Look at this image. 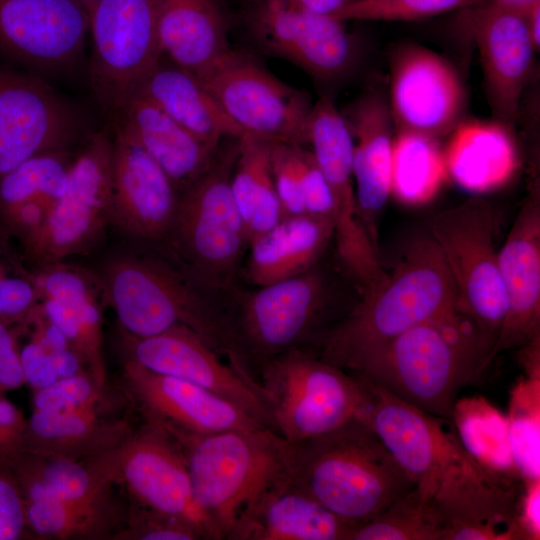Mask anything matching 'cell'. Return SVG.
I'll return each mask as SVG.
<instances>
[{
    "instance_id": "cell-11",
    "label": "cell",
    "mask_w": 540,
    "mask_h": 540,
    "mask_svg": "<svg viewBox=\"0 0 540 540\" xmlns=\"http://www.w3.org/2000/svg\"><path fill=\"white\" fill-rule=\"evenodd\" d=\"M199 79L242 135L308 144L311 97L277 78L252 54L231 48Z\"/></svg>"
},
{
    "instance_id": "cell-17",
    "label": "cell",
    "mask_w": 540,
    "mask_h": 540,
    "mask_svg": "<svg viewBox=\"0 0 540 540\" xmlns=\"http://www.w3.org/2000/svg\"><path fill=\"white\" fill-rule=\"evenodd\" d=\"M83 124L42 79L0 65V178L38 154L68 149Z\"/></svg>"
},
{
    "instance_id": "cell-13",
    "label": "cell",
    "mask_w": 540,
    "mask_h": 540,
    "mask_svg": "<svg viewBox=\"0 0 540 540\" xmlns=\"http://www.w3.org/2000/svg\"><path fill=\"white\" fill-rule=\"evenodd\" d=\"M90 80L114 121L162 57L155 0H98L90 14Z\"/></svg>"
},
{
    "instance_id": "cell-53",
    "label": "cell",
    "mask_w": 540,
    "mask_h": 540,
    "mask_svg": "<svg viewBox=\"0 0 540 540\" xmlns=\"http://www.w3.org/2000/svg\"><path fill=\"white\" fill-rule=\"evenodd\" d=\"M540 0H483L481 4H488L520 13L527 11Z\"/></svg>"
},
{
    "instance_id": "cell-5",
    "label": "cell",
    "mask_w": 540,
    "mask_h": 540,
    "mask_svg": "<svg viewBox=\"0 0 540 540\" xmlns=\"http://www.w3.org/2000/svg\"><path fill=\"white\" fill-rule=\"evenodd\" d=\"M165 430L180 445L195 500L221 540L253 499L287 475L289 443L267 427L204 435Z\"/></svg>"
},
{
    "instance_id": "cell-22",
    "label": "cell",
    "mask_w": 540,
    "mask_h": 540,
    "mask_svg": "<svg viewBox=\"0 0 540 540\" xmlns=\"http://www.w3.org/2000/svg\"><path fill=\"white\" fill-rule=\"evenodd\" d=\"M506 298L504 322L492 352L521 348L540 338V183L534 177L528 194L498 251Z\"/></svg>"
},
{
    "instance_id": "cell-30",
    "label": "cell",
    "mask_w": 540,
    "mask_h": 540,
    "mask_svg": "<svg viewBox=\"0 0 540 540\" xmlns=\"http://www.w3.org/2000/svg\"><path fill=\"white\" fill-rule=\"evenodd\" d=\"M162 57L198 78L231 49L218 0H155Z\"/></svg>"
},
{
    "instance_id": "cell-51",
    "label": "cell",
    "mask_w": 540,
    "mask_h": 540,
    "mask_svg": "<svg viewBox=\"0 0 540 540\" xmlns=\"http://www.w3.org/2000/svg\"><path fill=\"white\" fill-rule=\"evenodd\" d=\"M306 10L332 16L355 0H288Z\"/></svg>"
},
{
    "instance_id": "cell-14",
    "label": "cell",
    "mask_w": 540,
    "mask_h": 540,
    "mask_svg": "<svg viewBox=\"0 0 540 540\" xmlns=\"http://www.w3.org/2000/svg\"><path fill=\"white\" fill-rule=\"evenodd\" d=\"M246 27L262 51L292 63L320 83L344 79L358 62V44L344 21L288 0H255Z\"/></svg>"
},
{
    "instance_id": "cell-33",
    "label": "cell",
    "mask_w": 540,
    "mask_h": 540,
    "mask_svg": "<svg viewBox=\"0 0 540 540\" xmlns=\"http://www.w3.org/2000/svg\"><path fill=\"white\" fill-rule=\"evenodd\" d=\"M333 238V220L307 214L282 218L248 245L245 279L262 286L312 268Z\"/></svg>"
},
{
    "instance_id": "cell-7",
    "label": "cell",
    "mask_w": 540,
    "mask_h": 540,
    "mask_svg": "<svg viewBox=\"0 0 540 540\" xmlns=\"http://www.w3.org/2000/svg\"><path fill=\"white\" fill-rule=\"evenodd\" d=\"M256 383L272 430L290 444L364 420L369 406L361 379L324 361L310 347L269 360Z\"/></svg>"
},
{
    "instance_id": "cell-37",
    "label": "cell",
    "mask_w": 540,
    "mask_h": 540,
    "mask_svg": "<svg viewBox=\"0 0 540 540\" xmlns=\"http://www.w3.org/2000/svg\"><path fill=\"white\" fill-rule=\"evenodd\" d=\"M448 179L439 139L395 131L390 195L402 204L421 206L431 201Z\"/></svg>"
},
{
    "instance_id": "cell-41",
    "label": "cell",
    "mask_w": 540,
    "mask_h": 540,
    "mask_svg": "<svg viewBox=\"0 0 540 540\" xmlns=\"http://www.w3.org/2000/svg\"><path fill=\"white\" fill-rule=\"evenodd\" d=\"M38 302L34 270L16 241L0 229V323L21 324Z\"/></svg>"
},
{
    "instance_id": "cell-39",
    "label": "cell",
    "mask_w": 540,
    "mask_h": 540,
    "mask_svg": "<svg viewBox=\"0 0 540 540\" xmlns=\"http://www.w3.org/2000/svg\"><path fill=\"white\" fill-rule=\"evenodd\" d=\"M511 457L522 482L540 479V373L527 374L511 391L506 415Z\"/></svg>"
},
{
    "instance_id": "cell-18",
    "label": "cell",
    "mask_w": 540,
    "mask_h": 540,
    "mask_svg": "<svg viewBox=\"0 0 540 540\" xmlns=\"http://www.w3.org/2000/svg\"><path fill=\"white\" fill-rule=\"evenodd\" d=\"M124 344L127 358L153 372L205 388L272 430L269 409L259 388L229 362H223L222 355L191 329L180 326L148 337L125 332Z\"/></svg>"
},
{
    "instance_id": "cell-35",
    "label": "cell",
    "mask_w": 540,
    "mask_h": 540,
    "mask_svg": "<svg viewBox=\"0 0 540 540\" xmlns=\"http://www.w3.org/2000/svg\"><path fill=\"white\" fill-rule=\"evenodd\" d=\"M231 190L248 245L283 218L272 176L270 142L247 134L238 138Z\"/></svg>"
},
{
    "instance_id": "cell-26",
    "label": "cell",
    "mask_w": 540,
    "mask_h": 540,
    "mask_svg": "<svg viewBox=\"0 0 540 540\" xmlns=\"http://www.w3.org/2000/svg\"><path fill=\"white\" fill-rule=\"evenodd\" d=\"M354 528L286 475L242 510L226 540H349Z\"/></svg>"
},
{
    "instance_id": "cell-6",
    "label": "cell",
    "mask_w": 540,
    "mask_h": 540,
    "mask_svg": "<svg viewBox=\"0 0 540 540\" xmlns=\"http://www.w3.org/2000/svg\"><path fill=\"white\" fill-rule=\"evenodd\" d=\"M327 310L326 284L314 268L239 293L232 310L223 313L228 362L258 387V374L269 360L294 349L317 347L332 327Z\"/></svg>"
},
{
    "instance_id": "cell-27",
    "label": "cell",
    "mask_w": 540,
    "mask_h": 540,
    "mask_svg": "<svg viewBox=\"0 0 540 540\" xmlns=\"http://www.w3.org/2000/svg\"><path fill=\"white\" fill-rule=\"evenodd\" d=\"M113 123L161 167L178 194L206 171L222 145L203 142L138 93Z\"/></svg>"
},
{
    "instance_id": "cell-28",
    "label": "cell",
    "mask_w": 540,
    "mask_h": 540,
    "mask_svg": "<svg viewBox=\"0 0 540 540\" xmlns=\"http://www.w3.org/2000/svg\"><path fill=\"white\" fill-rule=\"evenodd\" d=\"M73 159L68 149L44 152L0 178V229L19 247L48 220L64 192Z\"/></svg>"
},
{
    "instance_id": "cell-24",
    "label": "cell",
    "mask_w": 540,
    "mask_h": 540,
    "mask_svg": "<svg viewBox=\"0 0 540 540\" xmlns=\"http://www.w3.org/2000/svg\"><path fill=\"white\" fill-rule=\"evenodd\" d=\"M32 269L39 307L64 334L94 380L105 387L100 282L83 269L63 261Z\"/></svg>"
},
{
    "instance_id": "cell-12",
    "label": "cell",
    "mask_w": 540,
    "mask_h": 540,
    "mask_svg": "<svg viewBox=\"0 0 540 540\" xmlns=\"http://www.w3.org/2000/svg\"><path fill=\"white\" fill-rule=\"evenodd\" d=\"M113 138L90 135L72 161L62 196L43 227L20 250L29 266L62 262L91 249L110 224Z\"/></svg>"
},
{
    "instance_id": "cell-55",
    "label": "cell",
    "mask_w": 540,
    "mask_h": 540,
    "mask_svg": "<svg viewBox=\"0 0 540 540\" xmlns=\"http://www.w3.org/2000/svg\"><path fill=\"white\" fill-rule=\"evenodd\" d=\"M0 393H3V392H0ZM2 456V450H1V446H0V458Z\"/></svg>"
},
{
    "instance_id": "cell-23",
    "label": "cell",
    "mask_w": 540,
    "mask_h": 540,
    "mask_svg": "<svg viewBox=\"0 0 540 540\" xmlns=\"http://www.w3.org/2000/svg\"><path fill=\"white\" fill-rule=\"evenodd\" d=\"M110 224L141 239L168 236L178 192L161 167L114 126Z\"/></svg>"
},
{
    "instance_id": "cell-31",
    "label": "cell",
    "mask_w": 540,
    "mask_h": 540,
    "mask_svg": "<svg viewBox=\"0 0 540 540\" xmlns=\"http://www.w3.org/2000/svg\"><path fill=\"white\" fill-rule=\"evenodd\" d=\"M443 152L448 178L476 194L504 186L520 166L510 126L496 119L463 120Z\"/></svg>"
},
{
    "instance_id": "cell-21",
    "label": "cell",
    "mask_w": 540,
    "mask_h": 540,
    "mask_svg": "<svg viewBox=\"0 0 540 540\" xmlns=\"http://www.w3.org/2000/svg\"><path fill=\"white\" fill-rule=\"evenodd\" d=\"M122 379L128 398L144 420L168 430L204 435L264 426L219 395L183 379L153 372L127 357Z\"/></svg>"
},
{
    "instance_id": "cell-8",
    "label": "cell",
    "mask_w": 540,
    "mask_h": 540,
    "mask_svg": "<svg viewBox=\"0 0 540 540\" xmlns=\"http://www.w3.org/2000/svg\"><path fill=\"white\" fill-rule=\"evenodd\" d=\"M100 278L103 297L124 332L148 337L187 327L227 357L229 340L223 311L164 262L120 256L105 266Z\"/></svg>"
},
{
    "instance_id": "cell-36",
    "label": "cell",
    "mask_w": 540,
    "mask_h": 540,
    "mask_svg": "<svg viewBox=\"0 0 540 540\" xmlns=\"http://www.w3.org/2000/svg\"><path fill=\"white\" fill-rule=\"evenodd\" d=\"M24 504L28 531L41 539H115L128 516L112 494L92 501L38 499Z\"/></svg>"
},
{
    "instance_id": "cell-1",
    "label": "cell",
    "mask_w": 540,
    "mask_h": 540,
    "mask_svg": "<svg viewBox=\"0 0 540 540\" xmlns=\"http://www.w3.org/2000/svg\"><path fill=\"white\" fill-rule=\"evenodd\" d=\"M359 377L368 394L364 422L414 484L442 524L488 517L505 489L503 477L477 462L448 420L426 413Z\"/></svg>"
},
{
    "instance_id": "cell-34",
    "label": "cell",
    "mask_w": 540,
    "mask_h": 540,
    "mask_svg": "<svg viewBox=\"0 0 540 540\" xmlns=\"http://www.w3.org/2000/svg\"><path fill=\"white\" fill-rule=\"evenodd\" d=\"M99 408L67 412L33 410L27 420L22 449L85 460L116 448L134 428L124 419L106 420Z\"/></svg>"
},
{
    "instance_id": "cell-52",
    "label": "cell",
    "mask_w": 540,
    "mask_h": 540,
    "mask_svg": "<svg viewBox=\"0 0 540 540\" xmlns=\"http://www.w3.org/2000/svg\"><path fill=\"white\" fill-rule=\"evenodd\" d=\"M528 30L537 52L540 49V2L535 3L526 13Z\"/></svg>"
},
{
    "instance_id": "cell-46",
    "label": "cell",
    "mask_w": 540,
    "mask_h": 540,
    "mask_svg": "<svg viewBox=\"0 0 540 540\" xmlns=\"http://www.w3.org/2000/svg\"><path fill=\"white\" fill-rule=\"evenodd\" d=\"M25 504L10 469L0 462V540H16L27 535Z\"/></svg>"
},
{
    "instance_id": "cell-32",
    "label": "cell",
    "mask_w": 540,
    "mask_h": 540,
    "mask_svg": "<svg viewBox=\"0 0 540 540\" xmlns=\"http://www.w3.org/2000/svg\"><path fill=\"white\" fill-rule=\"evenodd\" d=\"M158 106L173 120L212 147L242 136L201 80L163 57L142 81L136 94Z\"/></svg>"
},
{
    "instance_id": "cell-3",
    "label": "cell",
    "mask_w": 540,
    "mask_h": 540,
    "mask_svg": "<svg viewBox=\"0 0 540 540\" xmlns=\"http://www.w3.org/2000/svg\"><path fill=\"white\" fill-rule=\"evenodd\" d=\"M490 354L473 322L455 311L388 341L352 375L451 421L460 391L481 376L491 362Z\"/></svg>"
},
{
    "instance_id": "cell-43",
    "label": "cell",
    "mask_w": 540,
    "mask_h": 540,
    "mask_svg": "<svg viewBox=\"0 0 540 540\" xmlns=\"http://www.w3.org/2000/svg\"><path fill=\"white\" fill-rule=\"evenodd\" d=\"M104 387L88 372L60 378L51 385L34 391L33 410L67 412L100 406Z\"/></svg>"
},
{
    "instance_id": "cell-20",
    "label": "cell",
    "mask_w": 540,
    "mask_h": 540,
    "mask_svg": "<svg viewBox=\"0 0 540 540\" xmlns=\"http://www.w3.org/2000/svg\"><path fill=\"white\" fill-rule=\"evenodd\" d=\"M461 24L473 39L482 65L491 110L509 126L519 116L537 52L520 13L488 4L461 9Z\"/></svg>"
},
{
    "instance_id": "cell-25",
    "label": "cell",
    "mask_w": 540,
    "mask_h": 540,
    "mask_svg": "<svg viewBox=\"0 0 540 540\" xmlns=\"http://www.w3.org/2000/svg\"><path fill=\"white\" fill-rule=\"evenodd\" d=\"M353 138V178L360 219L378 248L377 221L390 195L393 128L387 95L366 89L341 111Z\"/></svg>"
},
{
    "instance_id": "cell-2",
    "label": "cell",
    "mask_w": 540,
    "mask_h": 540,
    "mask_svg": "<svg viewBox=\"0 0 540 540\" xmlns=\"http://www.w3.org/2000/svg\"><path fill=\"white\" fill-rule=\"evenodd\" d=\"M458 310L455 283L430 233L415 237L391 273L362 291L315 348L319 357L354 373L373 351L403 332Z\"/></svg>"
},
{
    "instance_id": "cell-9",
    "label": "cell",
    "mask_w": 540,
    "mask_h": 540,
    "mask_svg": "<svg viewBox=\"0 0 540 540\" xmlns=\"http://www.w3.org/2000/svg\"><path fill=\"white\" fill-rule=\"evenodd\" d=\"M238 138L222 146L211 165L178 194L168 236L198 279L213 289L233 283L248 246L231 190Z\"/></svg>"
},
{
    "instance_id": "cell-4",
    "label": "cell",
    "mask_w": 540,
    "mask_h": 540,
    "mask_svg": "<svg viewBox=\"0 0 540 540\" xmlns=\"http://www.w3.org/2000/svg\"><path fill=\"white\" fill-rule=\"evenodd\" d=\"M287 477L355 527L414 489L413 482L363 420L289 443Z\"/></svg>"
},
{
    "instance_id": "cell-44",
    "label": "cell",
    "mask_w": 540,
    "mask_h": 540,
    "mask_svg": "<svg viewBox=\"0 0 540 540\" xmlns=\"http://www.w3.org/2000/svg\"><path fill=\"white\" fill-rule=\"evenodd\" d=\"M302 145L271 143V169L284 217L304 215L299 153Z\"/></svg>"
},
{
    "instance_id": "cell-15",
    "label": "cell",
    "mask_w": 540,
    "mask_h": 540,
    "mask_svg": "<svg viewBox=\"0 0 540 540\" xmlns=\"http://www.w3.org/2000/svg\"><path fill=\"white\" fill-rule=\"evenodd\" d=\"M116 459V483L124 485L134 505L185 521L202 540H221L195 500L180 445L165 429L144 420L116 448Z\"/></svg>"
},
{
    "instance_id": "cell-49",
    "label": "cell",
    "mask_w": 540,
    "mask_h": 540,
    "mask_svg": "<svg viewBox=\"0 0 540 540\" xmlns=\"http://www.w3.org/2000/svg\"><path fill=\"white\" fill-rule=\"evenodd\" d=\"M23 384L17 332L14 327L0 323V392L17 389Z\"/></svg>"
},
{
    "instance_id": "cell-38",
    "label": "cell",
    "mask_w": 540,
    "mask_h": 540,
    "mask_svg": "<svg viewBox=\"0 0 540 540\" xmlns=\"http://www.w3.org/2000/svg\"><path fill=\"white\" fill-rule=\"evenodd\" d=\"M451 422L466 451L483 467L502 477L520 478L511 457L507 417L486 399L458 398Z\"/></svg>"
},
{
    "instance_id": "cell-54",
    "label": "cell",
    "mask_w": 540,
    "mask_h": 540,
    "mask_svg": "<svg viewBox=\"0 0 540 540\" xmlns=\"http://www.w3.org/2000/svg\"><path fill=\"white\" fill-rule=\"evenodd\" d=\"M79 1L84 5V7L88 11L89 15L91 14L93 8L95 7L96 3L98 2V0H79Z\"/></svg>"
},
{
    "instance_id": "cell-40",
    "label": "cell",
    "mask_w": 540,
    "mask_h": 540,
    "mask_svg": "<svg viewBox=\"0 0 540 540\" xmlns=\"http://www.w3.org/2000/svg\"><path fill=\"white\" fill-rule=\"evenodd\" d=\"M349 540H442V527L433 509L413 489L355 527Z\"/></svg>"
},
{
    "instance_id": "cell-29",
    "label": "cell",
    "mask_w": 540,
    "mask_h": 540,
    "mask_svg": "<svg viewBox=\"0 0 540 540\" xmlns=\"http://www.w3.org/2000/svg\"><path fill=\"white\" fill-rule=\"evenodd\" d=\"M0 462L14 475L24 503L38 499L97 500L111 495L116 484V448L85 460L21 449Z\"/></svg>"
},
{
    "instance_id": "cell-45",
    "label": "cell",
    "mask_w": 540,
    "mask_h": 540,
    "mask_svg": "<svg viewBox=\"0 0 540 540\" xmlns=\"http://www.w3.org/2000/svg\"><path fill=\"white\" fill-rule=\"evenodd\" d=\"M115 539L125 540H202L185 521L136 505L128 510L124 528Z\"/></svg>"
},
{
    "instance_id": "cell-48",
    "label": "cell",
    "mask_w": 540,
    "mask_h": 540,
    "mask_svg": "<svg viewBox=\"0 0 540 540\" xmlns=\"http://www.w3.org/2000/svg\"><path fill=\"white\" fill-rule=\"evenodd\" d=\"M19 355L25 384L34 391L59 379L51 357L30 337L22 347L19 346Z\"/></svg>"
},
{
    "instance_id": "cell-42",
    "label": "cell",
    "mask_w": 540,
    "mask_h": 540,
    "mask_svg": "<svg viewBox=\"0 0 540 540\" xmlns=\"http://www.w3.org/2000/svg\"><path fill=\"white\" fill-rule=\"evenodd\" d=\"M483 0H355L331 17L340 20L414 21L481 4Z\"/></svg>"
},
{
    "instance_id": "cell-47",
    "label": "cell",
    "mask_w": 540,
    "mask_h": 540,
    "mask_svg": "<svg viewBox=\"0 0 540 540\" xmlns=\"http://www.w3.org/2000/svg\"><path fill=\"white\" fill-rule=\"evenodd\" d=\"M299 167L305 214L332 219L333 203L328 185L313 153L304 146L300 148Z\"/></svg>"
},
{
    "instance_id": "cell-50",
    "label": "cell",
    "mask_w": 540,
    "mask_h": 540,
    "mask_svg": "<svg viewBox=\"0 0 540 540\" xmlns=\"http://www.w3.org/2000/svg\"><path fill=\"white\" fill-rule=\"evenodd\" d=\"M517 507L519 524L526 540L540 538V479L523 483Z\"/></svg>"
},
{
    "instance_id": "cell-10",
    "label": "cell",
    "mask_w": 540,
    "mask_h": 540,
    "mask_svg": "<svg viewBox=\"0 0 540 540\" xmlns=\"http://www.w3.org/2000/svg\"><path fill=\"white\" fill-rule=\"evenodd\" d=\"M429 233L455 283L458 310L473 322L492 361L506 314L492 206L473 196L435 215Z\"/></svg>"
},
{
    "instance_id": "cell-19",
    "label": "cell",
    "mask_w": 540,
    "mask_h": 540,
    "mask_svg": "<svg viewBox=\"0 0 540 540\" xmlns=\"http://www.w3.org/2000/svg\"><path fill=\"white\" fill-rule=\"evenodd\" d=\"M89 28L79 0H0V53L42 72L73 68Z\"/></svg>"
},
{
    "instance_id": "cell-16",
    "label": "cell",
    "mask_w": 540,
    "mask_h": 540,
    "mask_svg": "<svg viewBox=\"0 0 540 540\" xmlns=\"http://www.w3.org/2000/svg\"><path fill=\"white\" fill-rule=\"evenodd\" d=\"M389 109L395 131L440 139L462 122L467 94L455 66L435 51L401 44L389 59Z\"/></svg>"
}]
</instances>
